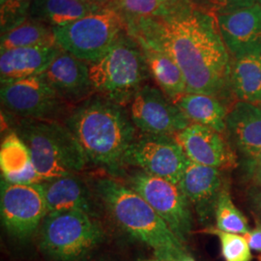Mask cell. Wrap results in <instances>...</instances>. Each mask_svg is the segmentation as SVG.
I'll return each mask as SVG.
<instances>
[{"instance_id":"obj_1","label":"cell","mask_w":261,"mask_h":261,"mask_svg":"<svg viewBox=\"0 0 261 261\" xmlns=\"http://www.w3.org/2000/svg\"><path fill=\"white\" fill-rule=\"evenodd\" d=\"M124 18L127 32L140 46L164 53L177 63L187 93L218 98L228 87L230 54L214 15L188 0L165 16Z\"/></svg>"},{"instance_id":"obj_2","label":"cell","mask_w":261,"mask_h":261,"mask_svg":"<svg viewBox=\"0 0 261 261\" xmlns=\"http://www.w3.org/2000/svg\"><path fill=\"white\" fill-rule=\"evenodd\" d=\"M64 124L80 142L88 163L115 172L137 138L127 109L99 94L77 103Z\"/></svg>"},{"instance_id":"obj_3","label":"cell","mask_w":261,"mask_h":261,"mask_svg":"<svg viewBox=\"0 0 261 261\" xmlns=\"http://www.w3.org/2000/svg\"><path fill=\"white\" fill-rule=\"evenodd\" d=\"M92 189L112 221L123 231L149 246L157 258L179 261L188 253L168 224L128 185L112 178H98Z\"/></svg>"},{"instance_id":"obj_4","label":"cell","mask_w":261,"mask_h":261,"mask_svg":"<svg viewBox=\"0 0 261 261\" xmlns=\"http://www.w3.org/2000/svg\"><path fill=\"white\" fill-rule=\"evenodd\" d=\"M25 142L44 181L76 174L87 158L74 134L56 120L21 119L15 130Z\"/></svg>"},{"instance_id":"obj_5","label":"cell","mask_w":261,"mask_h":261,"mask_svg":"<svg viewBox=\"0 0 261 261\" xmlns=\"http://www.w3.org/2000/svg\"><path fill=\"white\" fill-rule=\"evenodd\" d=\"M88 69L94 91L125 108L150 76L143 50L127 30Z\"/></svg>"},{"instance_id":"obj_6","label":"cell","mask_w":261,"mask_h":261,"mask_svg":"<svg viewBox=\"0 0 261 261\" xmlns=\"http://www.w3.org/2000/svg\"><path fill=\"white\" fill-rule=\"evenodd\" d=\"M105 231L97 218L80 211L47 214L40 228L39 246L53 261H77L103 242Z\"/></svg>"},{"instance_id":"obj_7","label":"cell","mask_w":261,"mask_h":261,"mask_svg":"<svg viewBox=\"0 0 261 261\" xmlns=\"http://www.w3.org/2000/svg\"><path fill=\"white\" fill-rule=\"evenodd\" d=\"M56 43L67 53L86 63L99 59L127 30L121 12L106 4L92 14L59 28H54Z\"/></svg>"},{"instance_id":"obj_8","label":"cell","mask_w":261,"mask_h":261,"mask_svg":"<svg viewBox=\"0 0 261 261\" xmlns=\"http://www.w3.org/2000/svg\"><path fill=\"white\" fill-rule=\"evenodd\" d=\"M127 185L142 196L184 245L193 229L192 204L178 184L135 170Z\"/></svg>"},{"instance_id":"obj_9","label":"cell","mask_w":261,"mask_h":261,"mask_svg":"<svg viewBox=\"0 0 261 261\" xmlns=\"http://www.w3.org/2000/svg\"><path fill=\"white\" fill-rule=\"evenodd\" d=\"M188 162L175 137L141 133L127 150L123 165L178 184Z\"/></svg>"},{"instance_id":"obj_10","label":"cell","mask_w":261,"mask_h":261,"mask_svg":"<svg viewBox=\"0 0 261 261\" xmlns=\"http://www.w3.org/2000/svg\"><path fill=\"white\" fill-rule=\"evenodd\" d=\"M0 214L11 236L19 240L32 236L47 214L43 182L20 185L1 179Z\"/></svg>"},{"instance_id":"obj_11","label":"cell","mask_w":261,"mask_h":261,"mask_svg":"<svg viewBox=\"0 0 261 261\" xmlns=\"http://www.w3.org/2000/svg\"><path fill=\"white\" fill-rule=\"evenodd\" d=\"M0 99L6 111L21 119L58 121L68 103L42 75L1 84Z\"/></svg>"},{"instance_id":"obj_12","label":"cell","mask_w":261,"mask_h":261,"mask_svg":"<svg viewBox=\"0 0 261 261\" xmlns=\"http://www.w3.org/2000/svg\"><path fill=\"white\" fill-rule=\"evenodd\" d=\"M127 112L142 134L175 137L191 122L160 88L144 84L128 103Z\"/></svg>"},{"instance_id":"obj_13","label":"cell","mask_w":261,"mask_h":261,"mask_svg":"<svg viewBox=\"0 0 261 261\" xmlns=\"http://www.w3.org/2000/svg\"><path fill=\"white\" fill-rule=\"evenodd\" d=\"M224 44L234 59L261 55V7H251L216 15Z\"/></svg>"},{"instance_id":"obj_14","label":"cell","mask_w":261,"mask_h":261,"mask_svg":"<svg viewBox=\"0 0 261 261\" xmlns=\"http://www.w3.org/2000/svg\"><path fill=\"white\" fill-rule=\"evenodd\" d=\"M191 162L224 169L233 167L236 158L222 134L207 126L191 123L175 136Z\"/></svg>"},{"instance_id":"obj_15","label":"cell","mask_w":261,"mask_h":261,"mask_svg":"<svg viewBox=\"0 0 261 261\" xmlns=\"http://www.w3.org/2000/svg\"><path fill=\"white\" fill-rule=\"evenodd\" d=\"M221 171L222 169L198 165L189 160L178 183L202 224L215 217L216 205L224 188Z\"/></svg>"},{"instance_id":"obj_16","label":"cell","mask_w":261,"mask_h":261,"mask_svg":"<svg viewBox=\"0 0 261 261\" xmlns=\"http://www.w3.org/2000/svg\"><path fill=\"white\" fill-rule=\"evenodd\" d=\"M42 75L67 103H81L94 92L88 63L63 49Z\"/></svg>"},{"instance_id":"obj_17","label":"cell","mask_w":261,"mask_h":261,"mask_svg":"<svg viewBox=\"0 0 261 261\" xmlns=\"http://www.w3.org/2000/svg\"><path fill=\"white\" fill-rule=\"evenodd\" d=\"M43 187L47 214L80 211L99 218L101 204L93 189L76 174L44 181Z\"/></svg>"},{"instance_id":"obj_18","label":"cell","mask_w":261,"mask_h":261,"mask_svg":"<svg viewBox=\"0 0 261 261\" xmlns=\"http://www.w3.org/2000/svg\"><path fill=\"white\" fill-rule=\"evenodd\" d=\"M225 133L243 156L256 163L261 155V108L237 102L226 115Z\"/></svg>"},{"instance_id":"obj_19","label":"cell","mask_w":261,"mask_h":261,"mask_svg":"<svg viewBox=\"0 0 261 261\" xmlns=\"http://www.w3.org/2000/svg\"><path fill=\"white\" fill-rule=\"evenodd\" d=\"M61 50V47L55 45L49 47H18L1 51V84L42 75Z\"/></svg>"},{"instance_id":"obj_20","label":"cell","mask_w":261,"mask_h":261,"mask_svg":"<svg viewBox=\"0 0 261 261\" xmlns=\"http://www.w3.org/2000/svg\"><path fill=\"white\" fill-rule=\"evenodd\" d=\"M1 179L20 185H32L44 182L33 164L25 142L16 132L7 134L0 147Z\"/></svg>"},{"instance_id":"obj_21","label":"cell","mask_w":261,"mask_h":261,"mask_svg":"<svg viewBox=\"0 0 261 261\" xmlns=\"http://www.w3.org/2000/svg\"><path fill=\"white\" fill-rule=\"evenodd\" d=\"M106 4L90 0H32L29 18L50 28H59L92 14Z\"/></svg>"},{"instance_id":"obj_22","label":"cell","mask_w":261,"mask_h":261,"mask_svg":"<svg viewBox=\"0 0 261 261\" xmlns=\"http://www.w3.org/2000/svg\"><path fill=\"white\" fill-rule=\"evenodd\" d=\"M173 102L191 123L207 126L221 134L225 133L227 112L217 97L185 93Z\"/></svg>"},{"instance_id":"obj_23","label":"cell","mask_w":261,"mask_h":261,"mask_svg":"<svg viewBox=\"0 0 261 261\" xmlns=\"http://www.w3.org/2000/svg\"><path fill=\"white\" fill-rule=\"evenodd\" d=\"M140 47L144 54L150 76L159 88L172 101L187 93L185 76L177 63L164 53L149 47Z\"/></svg>"},{"instance_id":"obj_24","label":"cell","mask_w":261,"mask_h":261,"mask_svg":"<svg viewBox=\"0 0 261 261\" xmlns=\"http://www.w3.org/2000/svg\"><path fill=\"white\" fill-rule=\"evenodd\" d=\"M228 87L243 102L261 103V55L234 59L229 70Z\"/></svg>"},{"instance_id":"obj_25","label":"cell","mask_w":261,"mask_h":261,"mask_svg":"<svg viewBox=\"0 0 261 261\" xmlns=\"http://www.w3.org/2000/svg\"><path fill=\"white\" fill-rule=\"evenodd\" d=\"M57 45L54 29L34 19H25L18 27L1 33L0 50L18 47H49Z\"/></svg>"},{"instance_id":"obj_26","label":"cell","mask_w":261,"mask_h":261,"mask_svg":"<svg viewBox=\"0 0 261 261\" xmlns=\"http://www.w3.org/2000/svg\"><path fill=\"white\" fill-rule=\"evenodd\" d=\"M215 220L216 227L225 232L245 235L250 231L247 218L235 206L231 196L225 187L219 196L216 205Z\"/></svg>"},{"instance_id":"obj_27","label":"cell","mask_w":261,"mask_h":261,"mask_svg":"<svg viewBox=\"0 0 261 261\" xmlns=\"http://www.w3.org/2000/svg\"><path fill=\"white\" fill-rule=\"evenodd\" d=\"M188 0H115L124 17H160L171 13Z\"/></svg>"},{"instance_id":"obj_28","label":"cell","mask_w":261,"mask_h":261,"mask_svg":"<svg viewBox=\"0 0 261 261\" xmlns=\"http://www.w3.org/2000/svg\"><path fill=\"white\" fill-rule=\"evenodd\" d=\"M208 233L216 235L222 248V254L225 261H251L252 252L249 243L241 234L229 233L218 229L217 227H210L207 229Z\"/></svg>"},{"instance_id":"obj_29","label":"cell","mask_w":261,"mask_h":261,"mask_svg":"<svg viewBox=\"0 0 261 261\" xmlns=\"http://www.w3.org/2000/svg\"><path fill=\"white\" fill-rule=\"evenodd\" d=\"M211 10L212 13L216 15L230 13L236 10L243 9L251 7L254 5L257 0H203Z\"/></svg>"},{"instance_id":"obj_30","label":"cell","mask_w":261,"mask_h":261,"mask_svg":"<svg viewBox=\"0 0 261 261\" xmlns=\"http://www.w3.org/2000/svg\"><path fill=\"white\" fill-rule=\"evenodd\" d=\"M248 199L252 213L261 223V187H252L248 193Z\"/></svg>"},{"instance_id":"obj_31","label":"cell","mask_w":261,"mask_h":261,"mask_svg":"<svg viewBox=\"0 0 261 261\" xmlns=\"http://www.w3.org/2000/svg\"><path fill=\"white\" fill-rule=\"evenodd\" d=\"M247 241L249 243V246L251 250L254 252H260L261 253V223L257 222L256 225L250 229L248 233L244 235Z\"/></svg>"},{"instance_id":"obj_32","label":"cell","mask_w":261,"mask_h":261,"mask_svg":"<svg viewBox=\"0 0 261 261\" xmlns=\"http://www.w3.org/2000/svg\"><path fill=\"white\" fill-rule=\"evenodd\" d=\"M255 180L258 183V186L261 187V165L257 166L255 170Z\"/></svg>"},{"instance_id":"obj_33","label":"cell","mask_w":261,"mask_h":261,"mask_svg":"<svg viewBox=\"0 0 261 261\" xmlns=\"http://www.w3.org/2000/svg\"><path fill=\"white\" fill-rule=\"evenodd\" d=\"M179 261H196L195 259H194V257H192L191 255H190V253L188 252L187 253L186 255H184L181 259Z\"/></svg>"},{"instance_id":"obj_34","label":"cell","mask_w":261,"mask_h":261,"mask_svg":"<svg viewBox=\"0 0 261 261\" xmlns=\"http://www.w3.org/2000/svg\"><path fill=\"white\" fill-rule=\"evenodd\" d=\"M138 261H164L162 260V259H159L157 257H155V258H151V259H140V260Z\"/></svg>"},{"instance_id":"obj_35","label":"cell","mask_w":261,"mask_h":261,"mask_svg":"<svg viewBox=\"0 0 261 261\" xmlns=\"http://www.w3.org/2000/svg\"><path fill=\"white\" fill-rule=\"evenodd\" d=\"M15 1H19V2H24V3H31L32 0H15Z\"/></svg>"},{"instance_id":"obj_36","label":"cell","mask_w":261,"mask_h":261,"mask_svg":"<svg viewBox=\"0 0 261 261\" xmlns=\"http://www.w3.org/2000/svg\"><path fill=\"white\" fill-rule=\"evenodd\" d=\"M90 1H95V2H101V3H107L108 0H90Z\"/></svg>"},{"instance_id":"obj_37","label":"cell","mask_w":261,"mask_h":261,"mask_svg":"<svg viewBox=\"0 0 261 261\" xmlns=\"http://www.w3.org/2000/svg\"><path fill=\"white\" fill-rule=\"evenodd\" d=\"M91 261H112L109 260V259H105V258H99V259H94V260Z\"/></svg>"},{"instance_id":"obj_38","label":"cell","mask_w":261,"mask_h":261,"mask_svg":"<svg viewBox=\"0 0 261 261\" xmlns=\"http://www.w3.org/2000/svg\"><path fill=\"white\" fill-rule=\"evenodd\" d=\"M256 164H258V166H259V165H261V155H260V157H259V158H258V160H257V162H256Z\"/></svg>"},{"instance_id":"obj_39","label":"cell","mask_w":261,"mask_h":261,"mask_svg":"<svg viewBox=\"0 0 261 261\" xmlns=\"http://www.w3.org/2000/svg\"><path fill=\"white\" fill-rule=\"evenodd\" d=\"M257 3H258V4H259V5H260V7H261V0H257Z\"/></svg>"}]
</instances>
